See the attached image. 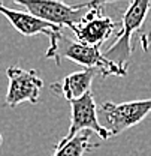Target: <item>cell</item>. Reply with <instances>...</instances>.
<instances>
[{"label": "cell", "instance_id": "1", "mask_svg": "<svg viewBox=\"0 0 151 156\" xmlns=\"http://www.w3.org/2000/svg\"><path fill=\"white\" fill-rule=\"evenodd\" d=\"M45 57L56 60L57 65H60L61 58L72 60L78 65H82L85 69H96L100 77H109V75L126 77L127 75V72H123L105 57V54L100 53V48L85 45L78 41H70L64 35H60L56 41L50 42Z\"/></svg>", "mask_w": 151, "mask_h": 156}, {"label": "cell", "instance_id": "2", "mask_svg": "<svg viewBox=\"0 0 151 156\" xmlns=\"http://www.w3.org/2000/svg\"><path fill=\"white\" fill-rule=\"evenodd\" d=\"M151 8V2L148 0H136L130 2L127 9L123 14L121 29L117 33V39L112 45L103 53L105 57L114 63L123 72H127V66L132 57V36L142 27L147 14Z\"/></svg>", "mask_w": 151, "mask_h": 156}, {"label": "cell", "instance_id": "3", "mask_svg": "<svg viewBox=\"0 0 151 156\" xmlns=\"http://www.w3.org/2000/svg\"><path fill=\"white\" fill-rule=\"evenodd\" d=\"M151 113V98L141 101H129L121 104L103 102L99 107V116L103 128L115 136L135 125L141 123Z\"/></svg>", "mask_w": 151, "mask_h": 156}, {"label": "cell", "instance_id": "4", "mask_svg": "<svg viewBox=\"0 0 151 156\" xmlns=\"http://www.w3.org/2000/svg\"><path fill=\"white\" fill-rule=\"evenodd\" d=\"M15 5L22 6L32 15L43 20L60 29L69 27L72 32L78 24L85 18L90 11L88 3L66 5L63 2H30V0H15Z\"/></svg>", "mask_w": 151, "mask_h": 156}, {"label": "cell", "instance_id": "5", "mask_svg": "<svg viewBox=\"0 0 151 156\" xmlns=\"http://www.w3.org/2000/svg\"><path fill=\"white\" fill-rule=\"evenodd\" d=\"M90 11L85 18L74 30L78 42L100 48L108 39L121 29V23L114 21L111 17L103 14L106 2H90Z\"/></svg>", "mask_w": 151, "mask_h": 156}, {"label": "cell", "instance_id": "6", "mask_svg": "<svg viewBox=\"0 0 151 156\" xmlns=\"http://www.w3.org/2000/svg\"><path fill=\"white\" fill-rule=\"evenodd\" d=\"M9 80L5 104L11 108H15L22 102L36 104L39 101L43 81L39 77L36 69H22L19 66H11L6 69Z\"/></svg>", "mask_w": 151, "mask_h": 156}, {"label": "cell", "instance_id": "7", "mask_svg": "<svg viewBox=\"0 0 151 156\" xmlns=\"http://www.w3.org/2000/svg\"><path fill=\"white\" fill-rule=\"evenodd\" d=\"M81 131L96 132L102 140L111 138L109 132L103 128V125L99 120V108L91 92H88L85 96L78 101L70 102V126L66 136H63L58 143H66L75 138L76 135H79Z\"/></svg>", "mask_w": 151, "mask_h": 156}, {"label": "cell", "instance_id": "8", "mask_svg": "<svg viewBox=\"0 0 151 156\" xmlns=\"http://www.w3.org/2000/svg\"><path fill=\"white\" fill-rule=\"evenodd\" d=\"M0 14L8 20L14 29H17L24 36H35V35H45L48 36L50 42L56 41L60 35H63V30L57 26H53L43 20L32 15L30 12L15 11L3 3H0Z\"/></svg>", "mask_w": 151, "mask_h": 156}, {"label": "cell", "instance_id": "9", "mask_svg": "<svg viewBox=\"0 0 151 156\" xmlns=\"http://www.w3.org/2000/svg\"><path fill=\"white\" fill-rule=\"evenodd\" d=\"M99 75L96 69H82L76 71L63 78L61 81H56L50 86V89L56 93L60 95L69 102L78 101L82 96H85L88 92H91V83L93 80Z\"/></svg>", "mask_w": 151, "mask_h": 156}, {"label": "cell", "instance_id": "10", "mask_svg": "<svg viewBox=\"0 0 151 156\" xmlns=\"http://www.w3.org/2000/svg\"><path fill=\"white\" fill-rule=\"evenodd\" d=\"M96 147H99V144L90 143V131H87L66 143H57L53 156H84L85 153L94 150Z\"/></svg>", "mask_w": 151, "mask_h": 156}, {"label": "cell", "instance_id": "11", "mask_svg": "<svg viewBox=\"0 0 151 156\" xmlns=\"http://www.w3.org/2000/svg\"><path fill=\"white\" fill-rule=\"evenodd\" d=\"M141 45H142V50L147 53L151 45V32L147 35H141Z\"/></svg>", "mask_w": 151, "mask_h": 156}, {"label": "cell", "instance_id": "12", "mask_svg": "<svg viewBox=\"0 0 151 156\" xmlns=\"http://www.w3.org/2000/svg\"><path fill=\"white\" fill-rule=\"evenodd\" d=\"M2 143H3V136H2V134H0V146H2Z\"/></svg>", "mask_w": 151, "mask_h": 156}]
</instances>
